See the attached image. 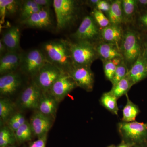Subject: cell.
<instances>
[{"label": "cell", "mask_w": 147, "mask_h": 147, "mask_svg": "<svg viewBox=\"0 0 147 147\" xmlns=\"http://www.w3.org/2000/svg\"><path fill=\"white\" fill-rule=\"evenodd\" d=\"M42 50L46 60L62 71L67 72L72 65L69 41L63 39L49 40L42 43Z\"/></svg>", "instance_id": "1"}, {"label": "cell", "mask_w": 147, "mask_h": 147, "mask_svg": "<svg viewBox=\"0 0 147 147\" xmlns=\"http://www.w3.org/2000/svg\"><path fill=\"white\" fill-rule=\"evenodd\" d=\"M120 47L123 59L129 70L143 52L142 34L136 30L127 29L124 31Z\"/></svg>", "instance_id": "2"}, {"label": "cell", "mask_w": 147, "mask_h": 147, "mask_svg": "<svg viewBox=\"0 0 147 147\" xmlns=\"http://www.w3.org/2000/svg\"><path fill=\"white\" fill-rule=\"evenodd\" d=\"M117 127L122 140L133 144L134 147H146L147 123L122 121Z\"/></svg>", "instance_id": "3"}, {"label": "cell", "mask_w": 147, "mask_h": 147, "mask_svg": "<svg viewBox=\"0 0 147 147\" xmlns=\"http://www.w3.org/2000/svg\"><path fill=\"white\" fill-rule=\"evenodd\" d=\"M53 6L58 30H64L70 26L77 18L79 9L77 1L54 0Z\"/></svg>", "instance_id": "4"}, {"label": "cell", "mask_w": 147, "mask_h": 147, "mask_svg": "<svg viewBox=\"0 0 147 147\" xmlns=\"http://www.w3.org/2000/svg\"><path fill=\"white\" fill-rule=\"evenodd\" d=\"M69 46L74 65L91 67L99 58L95 45L89 42L69 41Z\"/></svg>", "instance_id": "5"}, {"label": "cell", "mask_w": 147, "mask_h": 147, "mask_svg": "<svg viewBox=\"0 0 147 147\" xmlns=\"http://www.w3.org/2000/svg\"><path fill=\"white\" fill-rule=\"evenodd\" d=\"M47 62L40 48H34L26 52L22 51L19 70L32 79Z\"/></svg>", "instance_id": "6"}, {"label": "cell", "mask_w": 147, "mask_h": 147, "mask_svg": "<svg viewBox=\"0 0 147 147\" xmlns=\"http://www.w3.org/2000/svg\"><path fill=\"white\" fill-rule=\"evenodd\" d=\"M101 29L91 15H87L83 20L76 32L72 34L75 41H86L93 45L101 41Z\"/></svg>", "instance_id": "7"}, {"label": "cell", "mask_w": 147, "mask_h": 147, "mask_svg": "<svg viewBox=\"0 0 147 147\" xmlns=\"http://www.w3.org/2000/svg\"><path fill=\"white\" fill-rule=\"evenodd\" d=\"M63 71L47 62L32 80L41 91L46 92L49 91L53 84Z\"/></svg>", "instance_id": "8"}, {"label": "cell", "mask_w": 147, "mask_h": 147, "mask_svg": "<svg viewBox=\"0 0 147 147\" xmlns=\"http://www.w3.org/2000/svg\"><path fill=\"white\" fill-rule=\"evenodd\" d=\"M23 74L19 70L1 75L0 94L2 97L9 98L14 95L24 84Z\"/></svg>", "instance_id": "9"}, {"label": "cell", "mask_w": 147, "mask_h": 147, "mask_svg": "<svg viewBox=\"0 0 147 147\" xmlns=\"http://www.w3.org/2000/svg\"><path fill=\"white\" fill-rule=\"evenodd\" d=\"M42 92L32 80L23 88L18 99L19 107L23 109L37 110Z\"/></svg>", "instance_id": "10"}, {"label": "cell", "mask_w": 147, "mask_h": 147, "mask_svg": "<svg viewBox=\"0 0 147 147\" xmlns=\"http://www.w3.org/2000/svg\"><path fill=\"white\" fill-rule=\"evenodd\" d=\"M67 72L73 79L77 87L82 88L88 92L93 90L94 76L91 67L73 65Z\"/></svg>", "instance_id": "11"}, {"label": "cell", "mask_w": 147, "mask_h": 147, "mask_svg": "<svg viewBox=\"0 0 147 147\" xmlns=\"http://www.w3.org/2000/svg\"><path fill=\"white\" fill-rule=\"evenodd\" d=\"M76 87V83L68 73L63 71L53 84L49 92L59 103Z\"/></svg>", "instance_id": "12"}, {"label": "cell", "mask_w": 147, "mask_h": 147, "mask_svg": "<svg viewBox=\"0 0 147 147\" xmlns=\"http://www.w3.org/2000/svg\"><path fill=\"white\" fill-rule=\"evenodd\" d=\"M23 26L34 28L48 29L53 25V20L50 9L43 8L30 16L25 21H21Z\"/></svg>", "instance_id": "13"}, {"label": "cell", "mask_w": 147, "mask_h": 147, "mask_svg": "<svg viewBox=\"0 0 147 147\" xmlns=\"http://www.w3.org/2000/svg\"><path fill=\"white\" fill-rule=\"evenodd\" d=\"M54 121L37 110L32 116L30 122L33 135L38 138L47 135Z\"/></svg>", "instance_id": "14"}, {"label": "cell", "mask_w": 147, "mask_h": 147, "mask_svg": "<svg viewBox=\"0 0 147 147\" xmlns=\"http://www.w3.org/2000/svg\"><path fill=\"white\" fill-rule=\"evenodd\" d=\"M22 52H7L0 56L1 76L19 70Z\"/></svg>", "instance_id": "15"}, {"label": "cell", "mask_w": 147, "mask_h": 147, "mask_svg": "<svg viewBox=\"0 0 147 147\" xmlns=\"http://www.w3.org/2000/svg\"><path fill=\"white\" fill-rule=\"evenodd\" d=\"M21 32L18 26H12L3 33L0 40L5 45L8 52H21Z\"/></svg>", "instance_id": "16"}, {"label": "cell", "mask_w": 147, "mask_h": 147, "mask_svg": "<svg viewBox=\"0 0 147 147\" xmlns=\"http://www.w3.org/2000/svg\"><path fill=\"white\" fill-rule=\"evenodd\" d=\"M99 58L102 61L117 58H123L120 46L115 43L99 41L94 45Z\"/></svg>", "instance_id": "17"}, {"label": "cell", "mask_w": 147, "mask_h": 147, "mask_svg": "<svg viewBox=\"0 0 147 147\" xmlns=\"http://www.w3.org/2000/svg\"><path fill=\"white\" fill-rule=\"evenodd\" d=\"M59 103L57 100L49 92H42L37 110L55 120Z\"/></svg>", "instance_id": "18"}, {"label": "cell", "mask_w": 147, "mask_h": 147, "mask_svg": "<svg viewBox=\"0 0 147 147\" xmlns=\"http://www.w3.org/2000/svg\"><path fill=\"white\" fill-rule=\"evenodd\" d=\"M127 76L133 86L147 78V63L142 53L129 69Z\"/></svg>", "instance_id": "19"}, {"label": "cell", "mask_w": 147, "mask_h": 147, "mask_svg": "<svg viewBox=\"0 0 147 147\" xmlns=\"http://www.w3.org/2000/svg\"><path fill=\"white\" fill-rule=\"evenodd\" d=\"M124 31L121 26L110 24L108 26L101 29V40L104 42L115 43L120 46Z\"/></svg>", "instance_id": "20"}, {"label": "cell", "mask_w": 147, "mask_h": 147, "mask_svg": "<svg viewBox=\"0 0 147 147\" xmlns=\"http://www.w3.org/2000/svg\"><path fill=\"white\" fill-rule=\"evenodd\" d=\"M121 3L124 24H131L139 11L137 0H121Z\"/></svg>", "instance_id": "21"}, {"label": "cell", "mask_w": 147, "mask_h": 147, "mask_svg": "<svg viewBox=\"0 0 147 147\" xmlns=\"http://www.w3.org/2000/svg\"><path fill=\"white\" fill-rule=\"evenodd\" d=\"M107 16L111 24L121 26L124 24L121 1H111V8Z\"/></svg>", "instance_id": "22"}, {"label": "cell", "mask_w": 147, "mask_h": 147, "mask_svg": "<svg viewBox=\"0 0 147 147\" xmlns=\"http://www.w3.org/2000/svg\"><path fill=\"white\" fill-rule=\"evenodd\" d=\"M126 95V104L123 109L122 120L125 122H131L135 121L136 117L140 113V110L138 105L131 101L127 94Z\"/></svg>", "instance_id": "23"}, {"label": "cell", "mask_w": 147, "mask_h": 147, "mask_svg": "<svg viewBox=\"0 0 147 147\" xmlns=\"http://www.w3.org/2000/svg\"><path fill=\"white\" fill-rule=\"evenodd\" d=\"M21 2L14 0H0V16L1 23L4 21L5 16L15 13L21 6Z\"/></svg>", "instance_id": "24"}, {"label": "cell", "mask_w": 147, "mask_h": 147, "mask_svg": "<svg viewBox=\"0 0 147 147\" xmlns=\"http://www.w3.org/2000/svg\"><path fill=\"white\" fill-rule=\"evenodd\" d=\"M117 98L109 92L104 93L100 97V104L113 115H117L119 110Z\"/></svg>", "instance_id": "25"}, {"label": "cell", "mask_w": 147, "mask_h": 147, "mask_svg": "<svg viewBox=\"0 0 147 147\" xmlns=\"http://www.w3.org/2000/svg\"><path fill=\"white\" fill-rule=\"evenodd\" d=\"M132 86L131 82L126 76L113 86L109 92L118 99L123 96L127 94Z\"/></svg>", "instance_id": "26"}, {"label": "cell", "mask_w": 147, "mask_h": 147, "mask_svg": "<svg viewBox=\"0 0 147 147\" xmlns=\"http://www.w3.org/2000/svg\"><path fill=\"white\" fill-rule=\"evenodd\" d=\"M15 105L8 98L0 99V119L2 122L8 121L15 110Z\"/></svg>", "instance_id": "27"}, {"label": "cell", "mask_w": 147, "mask_h": 147, "mask_svg": "<svg viewBox=\"0 0 147 147\" xmlns=\"http://www.w3.org/2000/svg\"><path fill=\"white\" fill-rule=\"evenodd\" d=\"M16 142L19 144L31 141L33 134L30 123L26 121L14 132Z\"/></svg>", "instance_id": "28"}, {"label": "cell", "mask_w": 147, "mask_h": 147, "mask_svg": "<svg viewBox=\"0 0 147 147\" xmlns=\"http://www.w3.org/2000/svg\"><path fill=\"white\" fill-rule=\"evenodd\" d=\"M16 142L14 132L8 126L1 127L0 130V147L14 146Z\"/></svg>", "instance_id": "29"}, {"label": "cell", "mask_w": 147, "mask_h": 147, "mask_svg": "<svg viewBox=\"0 0 147 147\" xmlns=\"http://www.w3.org/2000/svg\"><path fill=\"white\" fill-rule=\"evenodd\" d=\"M123 61V58H117L111 60L102 61L105 77L110 82L113 80L117 67Z\"/></svg>", "instance_id": "30"}, {"label": "cell", "mask_w": 147, "mask_h": 147, "mask_svg": "<svg viewBox=\"0 0 147 147\" xmlns=\"http://www.w3.org/2000/svg\"><path fill=\"white\" fill-rule=\"evenodd\" d=\"M134 22L136 23L137 28L142 34H147V10H139Z\"/></svg>", "instance_id": "31"}, {"label": "cell", "mask_w": 147, "mask_h": 147, "mask_svg": "<svg viewBox=\"0 0 147 147\" xmlns=\"http://www.w3.org/2000/svg\"><path fill=\"white\" fill-rule=\"evenodd\" d=\"M26 121L23 114L21 113H16L9 119L8 126L14 132Z\"/></svg>", "instance_id": "32"}, {"label": "cell", "mask_w": 147, "mask_h": 147, "mask_svg": "<svg viewBox=\"0 0 147 147\" xmlns=\"http://www.w3.org/2000/svg\"><path fill=\"white\" fill-rule=\"evenodd\" d=\"M91 15L100 29L105 28L111 24L108 17H106L102 11L96 9H93Z\"/></svg>", "instance_id": "33"}, {"label": "cell", "mask_w": 147, "mask_h": 147, "mask_svg": "<svg viewBox=\"0 0 147 147\" xmlns=\"http://www.w3.org/2000/svg\"><path fill=\"white\" fill-rule=\"evenodd\" d=\"M129 69L127 66L123 61L117 67L111 83L113 86L121 81V79L126 77L128 74Z\"/></svg>", "instance_id": "34"}, {"label": "cell", "mask_w": 147, "mask_h": 147, "mask_svg": "<svg viewBox=\"0 0 147 147\" xmlns=\"http://www.w3.org/2000/svg\"><path fill=\"white\" fill-rule=\"evenodd\" d=\"M40 6L35 2L34 0H27L22 1L20 6V14L22 15L32 9Z\"/></svg>", "instance_id": "35"}, {"label": "cell", "mask_w": 147, "mask_h": 147, "mask_svg": "<svg viewBox=\"0 0 147 147\" xmlns=\"http://www.w3.org/2000/svg\"><path fill=\"white\" fill-rule=\"evenodd\" d=\"M111 6V1L100 0L96 6V8L98 10L102 12L107 13L110 11Z\"/></svg>", "instance_id": "36"}, {"label": "cell", "mask_w": 147, "mask_h": 147, "mask_svg": "<svg viewBox=\"0 0 147 147\" xmlns=\"http://www.w3.org/2000/svg\"><path fill=\"white\" fill-rule=\"evenodd\" d=\"M47 135L38 138L36 140L29 143V147H46Z\"/></svg>", "instance_id": "37"}, {"label": "cell", "mask_w": 147, "mask_h": 147, "mask_svg": "<svg viewBox=\"0 0 147 147\" xmlns=\"http://www.w3.org/2000/svg\"><path fill=\"white\" fill-rule=\"evenodd\" d=\"M34 1L40 6L43 8H50L53 5L54 1L52 0H34Z\"/></svg>", "instance_id": "38"}, {"label": "cell", "mask_w": 147, "mask_h": 147, "mask_svg": "<svg viewBox=\"0 0 147 147\" xmlns=\"http://www.w3.org/2000/svg\"><path fill=\"white\" fill-rule=\"evenodd\" d=\"M139 10H147V0H137Z\"/></svg>", "instance_id": "39"}, {"label": "cell", "mask_w": 147, "mask_h": 147, "mask_svg": "<svg viewBox=\"0 0 147 147\" xmlns=\"http://www.w3.org/2000/svg\"><path fill=\"white\" fill-rule=\"evenodd\" d=\"M100 0H90L86 1L87 5L89 6L91 8L94 9L96 8V6L99 2Z\"/></svg>", "instance_id": "40"}, {"label": "cell", "mask_w": 147, "mask_h": 147, "mask_svg": "<svg viewBox=\"0 0 147 147\" xmlns=\"http://www.w3.org/2000/svg\"><path fill=\"white\" fill-rule=\"evenodd\" d=\"M8 52L5 45L0 40V56H2Z\"/></svg>", "instance_id": "41"}, {"label": "cell", "mask_w": 147, "mask_h": 147, "mask_svg": "<svg viewBox=\"0 0 147 147\" xmlns=\"http://www.w3.org/2000/svg\"><path fill=\"white\" fill-rule=\"evenodd\" d=\"M117 147H134V146L131 143L122 140L120 144Z\"/></svg>", "instance_id": "42"}, {"label": "cell", "mask_w": 147, "mask_h": 147, "mask_svg": "<svg viewBox=\"0 0 147 147\" xmlns=\"http://www.w3.org/2000/svg\"><path fill=\"white\" fill-rule=\"evenodd\" d=\"M142 55L147 63V43L144 41H143V50Z\"/></svg>", "instance_id": "43"}, {"label": "cell", "mask_w": 147, "mask_h": 147, "mask_svg": "<svg viewBox=\"0 0 147 147\" xmlns=\"http://www.w3.org/2000/svg\"><path fill=\"white\" fill-rule=\"evenodd\" d=\"M142 38L144 42H147V34H142Z\"/></svg>", "instance_id": "44"}, {"label": "cell", "mask_w": 147, "mask_h": 147, "mask_svg": "<svg viewBox=\"0 0 147 147\" xmlns=\"http://www.w3.org/2000/svg\"><path fill=\"white\" fill-rule=\"evenodd\" d=\"M108 147H116L114 145H110V146H108Z\"/></svg>", "instance_id": "45"}, {"label": "cell", "mask_w": 147, "mask_h": 147, "mask_svg": "<svg viewBox=\"0 0 147 147\" xmlns=\"http://www.w3.org/2000/svg\"><path fill=\"white\" fill-rule=\"evenodd\" d=\"M7 147H15V146H8Z\"/></svg>", "instance_id": "46"}]
</instances>
